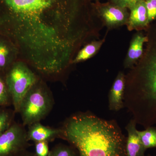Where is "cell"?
Returning a JSON list of instances; mask_svg holds the SVG:
<instances>
[{
    "label": "cell",
    "instance_id": "ac0fdd59",
    "mask_svg": "<svg viewBox=\"0 0 156 156\" xmlns=\"http://www.w3.org/2000/svg\"><path fill=\"white\" fill-rule=\"evenodd\" d=\"M49 156H77L74 149L71 146L59 144L50 150Z\"/></svg>",
    "mask_w": 156,
    "mask_h": 156
},
{
    "label": "cell",
    "instance_id": "2e32d148",
    "mask_svg": "<svg viewBox=\"0 0 156 156\" xmlns=\"http://www.w3.org/2000/svg\"><path fill=\"white\" fill-rule=\"evenodd\" d=\"M0 107V135L7 131L14 122V111Z\"/></svg>",
    "mask_w": 156,
    "mask_h": 156
},
{
    "label": "cell",
    "instance_id": "6da1fadb",
    "mask_svg": "<svg viewBox=\"0 0 156 156\" xmlns=\"http://www.w3.org/2000/svg\"><path fill=\"white\" fill-rule=\"evenodd\" d=\"M79 6L78 0H0V36L31 66H58L72 56L89 28Z\"/></svg>",
    "mask_w": 156,
    "mask_h": 156
},
{
    "label": "cell",
    "instance_id": "52a82bcc",
    "mask_svg": "<svg viewBox=\"0 0 156 156\" xmlns=\"http://www.w3.org/2000/svg\"><path fill=\"white\" fill-rule=\"evenodd\" d=\"M99 13L105 24L110 28L127 24L129 17L126 9L115 5L101 7Z\"/></svg>",
    "mask_w": 156,
    "mask_h": 156
},
{
    "label": "cell",
    "instance_id": "9c48e42d",
    "mask_svg": "<svg viewBox=\"0 0 156 156\" xmlns=\"http://www.w3.org/2000/svg\"><path fill=\"white\" fill-rule=\"evenodd\" d=\"M29 141L34 142L46 141L50 142L53 140L60 137L61 131L60 128L56 129L44 126L40 122L34 123L29 126L27 131Z\"/></svg>",
    "mask_w": 156,
    "mask_h": 156
},
{
    "label": "cell",
    "instance_id": "ba28073f",
    "mask_svg": "<svg viewBox=\"0 0 156 156\" xmlns=\"http://www.w3.org/2000/svg\"><path fill=\"white\" fill-rule=\"evenodd\" d=\"M126 83V75L122 72H120L109 92L108 108L110 110L118 112L124 108Z\"/></svg>",
    "mask_w": 156,
    "mask_h": 156
},
{
    "label": "cell",
    "instance_id": "7a4b0ae2",
    "mask_svg": "<svg viewBox=\"0 0 156 156\" xmlns=\"http://www.w3.org/2000/svg\"><path fill=\"white\" fill-rule=\"evenodd\" d=\"M60 129V138L76 150L77 156H126L127 136L115 120L79 112L68 118Z\"/></svg>",
    "mask_w": 156,
    "mask_h": 156
},
{
    "label": "cell",
    "instance_id": "d6986e66",
    "mask_svg": "<svg viewBox=\"0 0 156 156\" xmlns=\"http://www.w3.org/2000/svg\"><path fill=\"white\" fill-rule=\"evenodd\" d=\"M49 142L46 141L35 142L34 156H49L50 150Z\"/></svg>",
    "mask_w": 156,
    "mask_h": 156
},
{
    "label": "cell",
    "instance_id": "30bf717a",
    "mask_svg": "<svg viewBox=\"0 0 156 156\" xmlns=\"http://www.w3.org/2000/svg\"><path fill=\"white\" fill-rule=\"evenodd\" d=\"M136 123L131 119L126 129L128 133L126 144V156H144L146 149L143 145L136 128Z\"/></svg>",
    "mask_w": 156,
    "mask_h": 156
},
{
    "label": "cell",
    "instance_id": "8992f818",
    "mask_svg": "<svg viewBox=\"0 0 156 156\" xmlns=\"http://www.w3.org/2000/svg\"><path fill=\"white\" fill-rule=\"evenodd\" d=\"M29 140L24 126L14 122L0 135V156H16L27 150Z\"/></svg>",
    "mask_w": 156,
    "mask_h": 156
},
{
    "label": "cell",
    "instance_id": "7c38bea8",
    "mask_svg": "<svg viewBox=\"0 0 156 156\" xmlns=\"http://www.w3.org/2000/svg\"><path fill=\"white\" fill-rule=\"evenodd\" d=\"M130 10L127 24L129 30L139 29L149 24L147 10L144 0H142Z\"/></svg>",
    "mask_w": 156,
    "mask_h": 156
},
{
    "label": "cell",
    "instance_id": "7402d4cb",
    "mask_svg": "<svg viewBox=\"0 0 156 156\" xmlns=\"http://www.w3.org/2000/svg\"><path fill=\"white\" fill-rule=\"evenodd\" d=\"M16 156H34V153H31L27 150L23 152Z\"/></svg>",
    "mask_w": 156,
    "mask_h": 156
},
{
    "label": "cell",
    "instance_id": "4fadbf2b",
    "mask_svg": "<svg viewBox=\"0 0 156 156\" xmlns=\"http://www.w3.org/2000/svg\"><path fill=\"white\" fill-rule=\"evenodd\" d=\"M147 37L141 34H136L131 40L124 62L126 68L132 69L143 53L144 45L147 41Z\"/></svg>",
    "mask_w": 156,
    "mask_h": 156
},
{
    "label": "cell",
    "instance_id": "e0dca14e",
    "mask_svg": "<svg viewBox=\"0 0 156 156\" xmlns=\"http://www.w3.org/2000/svg\"><path fill=\"white\" fill-rule=\"evenodd\" d=\"M12 101L5 81L4 74L0 73V107H6Z\"/></svg>",
    "mask_w": 156,
    "mask_h": 156
},
{
    "label": "cell",
    "instance_id": "5b68a950",
    "mask_svg": "<svg viewBox=\"0 0 156 156\" xmlns=\"http://www.w3.org/2000/svg\"><path fill=\"white\" fill-rule=\"evenodd\" d=\"M5 81L15 113H18L23 98L39 80L24 62L18 59L4 73Z\"/></svg>",
    "mask_w": 156,
    "mask_h": 156
},
{
    "label": "cell",
    "instance_id": "5bb4252c",
    "mask_svg": "<svg viewBox=\"0 0 156 156\" xmlns=\"http://www.w3.org/2000/svg\"><path fill=\"white\" fill-rule=\"evenodd\" d=\"M104 41L103 39L100 41H94L87 44L77 53L76 56L73 59L71 64L86 61L95 56L100 50Z\"/></svg>",
    "mask_w": 156,
    "mask_h": 156
},
{
    "label": "cell",
    "instance_id": "8fae6325",
    "mask_svg": "<svg viewBox=\"0 0 156 156\" xmlns=\"http://www.w3.org/2000/svg\"><path fill=\"white\" fill-rule=\"evenodd\" d=\"M18 59V53L14 45L8 39L0 36V73H5Z\"/></svg>",
    "mask_w": 156,
    "mask_h": 156
},
{
    "label": "cell",
    "instance_id": "277c9868",
    "mask_svg": "<svg viewBox=\"0 0 156 156\" xmlns=\"http://www.w3.org/2000/svg\"><path fill=\"white\" fill-rule=\"evenodd\" d=\"M53 100L44 84L38 81L23 98L18 113L23 126H30L44 119L52 110Z\"/></svg>",
    "mask_w": 156,
    "mask_h": 156
},
{
    "label": "cell",
    "instance_id": "9a60e30c",
    "mask_svg": "<svg viewBox=\"0 0 156 156\" xmlns=\"http://www.w3.org/2000/svg\"><path fill=\"white\" fill-rule=\"evenodd\" d=\"M140 141L144 148H156V128L149 127L145 130L137 131Z\"/></svg>",
    "mask_w": 156,
    "mask_h": 156
},
{
    "label": "cell",
    "instance_id": "603a6c76",
    "mask_svg": "<svg viewBox=\"0 0 156 156\" xmlns=\"http://www.w3.org/2000/svg\"><path fill=\"white\" fill-rule=\"evenodd\" d=\"M147 156H151V155H148Z\"/></svg>",
    "mask_w": 156,
    "mask_h": 156
},
{
    "label": "cell",
    "instance_id": "3957f363",
    "mask_svg": "<svg viewBox=\"0 0 156 156\" xmlns=\"http://www.w3.org/2000/svg\"><path fill=\"white\" fill-rule=\"evenodd\" d=\"M124 107L136 119L144 108L156 109V49L126 76Z\"/></svg>",
    "mask_w": 156,
    "mask_h": 156
},
{
    "label": "cell",
    "instance_id": "44dd1931",
    "mask_svg": "<svg viewBox=\"0 0 156 156\" xmlns=\"http://www.w3.org/2000/svg\"><path fill=\"white\" fill-rule=\"evenodd\" d=\"M141 1L142 0H112V2L114 5L121 8L131 9Z\"/></svg>",
    "mask_w": 156,
    "mask_h": 156
},
{
    "label": "cell",
    "instance_id": "ffe728a7",
    "mask_svg": "<svg viewBox=\"0 0 156 156\" xmlns=\"http://www.w3.org/2000/svg\"><path fill=\"white\" fill-rule=\"evenodd\" d=\"M149 23L156 18V0H146Z\"/></svg>",
    "mask_w": 156,
    "mask_h": 156
}]
</instances>
